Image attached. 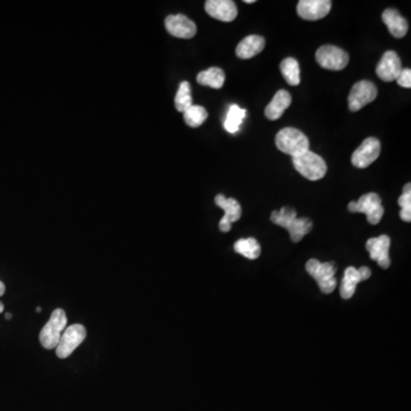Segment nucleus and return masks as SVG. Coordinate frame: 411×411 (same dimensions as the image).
Returning <instances> with one entry per match:
<instances>
[{"label":"nucleus","mask_w":411,"mask_h":411,"mask_svg":"<svg viewBox=\"0 0 411 411\" xmlns=\"http://www.w3.org/2000/svg\"><path fill=\"white\" fill-rule=\"evenodd\" d=\"M295 169L309 181H319L327 174L326 161L316 152L307 151L303 155L293 158Z\"/></svg>","instance_id":"20e7f679"},{"label":"nucleus","mask_w":411,"mask_h":411,"mask_svg":"<svg viewBox=\"0 0 411 411\" xmlns=\"http://www.w3.org/2000/svg\"><path fill=\"white\" fill-rule=\"evenodd\" d=\"M275 146L280 151L291 155L293 158H296L309 150V139L305 134L293 127L284 128L277 134Z\"/></svg>","instance_id":"f257e3e1"},{"label":"nucleus","mask_w":411,"mask_h":411,"mask_svg":"<svg viewBox=\"0 0 411 411\" xmlns=\"http://www.w3.org/2000/svg\"><path fill=\"white\" fill-rule=\"evenodd\" d=\"M330 10V0H300L297 5V14L307 21L323 19Z\"/></svg>","instance_id":"9d476101"},{"label":"nucleus","mask_w":411,"mask_h":411,"mask_svg":"<svg viewBox=\"0 0 411 411\" xmlns=\"http://www.w3.org/2000/svg\"><path fill=\"white\" fill-rule=\"evenodd\" d=\"M376 85L371 81H361L352 87L349 95V109L352 112L358 111L377 97Z\"/></svg>","instance_id":"6e6552de"},{"label":"nucleus","mask_w":411,"mask_h":411,"mask_svg":"<svg viewBox=\"0 0 411 411\" xmlns=\"http://www.w3.org/2000/svg\"><path fill=\"white\" fill-rule=\"evenodd\" d=\"M401 211H400V217L402 221L405 222H410L411 221V184H405L403 188V193L398 200Z\"/></svg>","instance_id":"cd10ccee"},{"label":"nucleus","mask_w":411,"mask_h":411,"mask_svg":"<svg viewBox=\"0 0 411 411\" xmlns=\"http://www.w3.org/2000/svg\"><path fill=\"white\" fill-rule=\"evenodd\" d=\"M380 155V142L375 137H368L361 143V146L356 148L352 155L353 166L363 169L370 166L372 162L377 160Z\"/></svg>","instance_id":"1a4fd4ad"},{"label":"nucleus","mask_w":411,"mask_h":411,"mask_svg":"<svg viewBox=\"0 0 411 411\" xmlns=\"http://www.w3.org/2000/svg\"><path fill=\"white\" fill-rule=\"evenodd\" d=\"M316 60L321 68L340 71L349 64V54L340 47L325 45L316 50Z\"/></svg>","instance_id":"0eeeda50"},{"label":"nucleus","mask_w":411,"mask_h":411,"mask_svg":"<svg viewBox=\"0 0 411 411\" xmlns=\"http://www.w3.org/2000/svg\"><path fill=\"white\" fill-rule=\"evenodd\" d=\"M87 330L81 323H74L65 328L62 336L56 347V356L60 358H67L71 356L77 347L86 340Z\"/></svg>","instance_id":"423d86ee"},{"label":"nucleus","mask_w":411,"mask_h":411,"mask_svg":"<svg viewBox=\"0 0 411 411\" xmlns=\"http://www.w3.org/2000/svg\"><path fill=\"white\" fill-rule=\"evenodd\" d=\"M265 47V39L256 34H251L244 38L235 50V54L239 59L248 60L251 59L253 56L262 53V50Z\"/></svg>","instance_id":"f3484780"},{"label":"nucleus","mask_w":411,"mask_h":411,"mask_svg":"<svg viewBox=\"0 0 411 411\" xmlns=\"http://www.w3.org/2000/svg\"><path fill=\"white\" fill-rule=\"evenodd\" d=\"M183 113H184V120H186V125L193 127V128L200 127L204 121L207 120L208 118L207 110L202 106H195V104H192Z\"/></svg>","instance_id":"393cba45"},{"label":"nucleus","mask_w":411,"mask_h":411,"mask_svg":"<svg viewBox=\"0 0 411 411\" xmlns=\"http://www.w3.org/2000/svg\"><path fill=\"white\" fill-rule=\"evenodd\" d=\"M36 312H41V307H37V309H36Z\"/></svg>","instance_id":"72a5a7b5"},{"label":"nucleus","mask_w":411,"mask_h":411,"mask_svg":"<svg viewBox=\"0 0 411 411\" xmlns=\"http://www.w3.org/2000/svg\"><path fill=\"white\" fill-rule=\"evenodd\" d=\"M401 60L396 52L387 50L378 63L376 74L383 81L391 83L396 81L402 70Z\"/></svg>","instance_id":"2eb2a0df"},{"label":"nucleus","mask_w":411,"mask_h":411,"mask_svg":"<svg viewBox=\"0 0 411 411\" xmlns=\"http://www.w3.org/2000/svg\"><path fill=\"white\" fill-rule=\"evenodd\" d=\"M291 104V95L287 90L277 92L272 101L265 109V117L270 120H278Z\"/></svg>","instance_id":"6ab92c4d"},{"label":"nucleus","mask_w":411,"mask_h":411,"mask_svg":"<svg viewBox=\"0 0 411 411\" xmlns=\"http://www.w3.org/2000/svg\"><path fill=\"white\" fill-rule=\"evenodd\" d=\"M390 246V237L383 235L377 238L369 239L365 247L370 255L371 260H376L380 267L387 269L391 265L390 255H389Z\"/></svg>","instance_id":"ddd939ff"},{"label":"nucleus","mask_w":411,"mask_h":411,"mask_svg":"<svg viewBox=\"0 0 411 411\" xmlns=\"http://www.w3.org/2000/svg\"><path fill=\"white\" fill-rule=\"evenodd\" d=\"M204 10L208 15L222 22H232L238 15V8L231 0H208Z\"/></svg>","instance_id":"dca6fc26"},{"label":"nucleus","mask_w":411,"mask_h":411,"mask_svg":"<svg viewBox=\"0 0 411 411\" xmlns=\"http://www.w3.org/2000/svg\"><path fill=\"white\" fill-rule=\"evenodd\" d=\"M5 318H6V320H11V319H12V314H11V313H6V316H5Z\"/></svg>","instance_id":"7c9ffc66"},{"label":"nucleus","mask_w":411,"mask_h":411,"mask_svg":"<svg viewBox=\"0 0 411 411\" xmlns=\"http://www.w3.org/2000/svg\"><path fill=\"white\" fill-rule=\"evenodd\" d=\"M5 291H6V287L4 285V282L0 281V297L5 294Z\"/></svg>","instance_id":"c756f323"},{"label":"nucleus","mask_w":411,"mask_h":411,"mask_svg":"<svg viewBox=\"0 0 411 411\" xmlns=\"http://www.w3.org/2000/svg\"><path fill=\"white\" fill-rule=\"evenodd\" d=\"M349 211L352 213L365 214L367 220L372 225L378 224L383 218L384 215L382 199L377 193H374V192L362 195L358 201L349 202Z\"/></svg>","instance_id":"39448f33"},{"label":"nucleus","mask_w":411,"mask_h":411,"mask_svg":"<svg viewBox=\"0 0 411 411\" xmlns=\"http://www.w3.org/2000/svg\"><path fill=\"white\" fill-rule=\"evenodd\" d=\"M312 222L309 218H306V217L298 218L297 217L296 220L291 223L287 229L289 235H291V242H300L312 230Z\"/></svg>","instance_id":"b1692460"},{"label":"nucleus","mask_w":411,"mask_h":411,"mask_svg":"<svg viewBox=\"0 0 411 411\" xmlns=\"http://www.w3.org/2000/svg\"><path fill=\"white\" fill-rule=\"evenodd\" d=\"M4 311V304L0 302V313H3Z\"/></svg>","instance_id":"473e14b6"},{"label":"nucleus","mask_w":411,"mask_h":411,"mask_svg":"<svg viewBox=\"0 0 411 411\" xmlns=\"http://www.w3.org/2000/svg\"><path fill=\"white\" fill-rule=\"evenodd\" d=\"M67 325H68V318L64 309H54L50 320L46 325L43 326L39 334L41 347L47 349H56Z\"/></svg>","instance_id":"f03ea898"},{"label":"nucleus","mask_w":411,"mask_h":411,"mask_svg":"<svg viewBox=\"0 0 411 411\" xmlns=\"http://www.w3.org/2000/svg\"><path fill=\"white\" fill-rule=\"evenodd\" d=\"M370 275L371 271L367 266H362L360 269H356L353 266L347 267L344 273L342 286H340V296L343 297L344 300L352 298L358 284L370 278Z\"/></svg>","instance_id":"9b49d317"},{"label":"nucleus","mask_w":411,"mask_h":411,"mask_svg":"<svg viewBox=\"0 0 411 411\" xmlns=\"http://www.w3.org/2000/svg\"><path fill=\"white\" fill-rule=\"evenodd\" d=\"M244 3L253 4V3H255V0H244Z\"/></svg>","instance_id":"2f4dec72"},{"label":"nucleus","mask_w":411,"mask_h":411,"mask_svg":"<svg viewBox=\"0 0 411 411\" xmlns=\"http://www.w3.org/2000/svg\"><path fill=\"white\" fill-rule=\"evenodd\" d=\"M297 218V213L291 207H282L280 211H274L271 215V221L274 223L275 225L281 226L284 229L287 230L291 223Z\"/></svg>","instance_id":"bb28decb"},{"label":"nucleus","mask_w":411,"mask_h":411,"mask_svg":"<svg viewBox=\"0 0 411 411\" xmlns=\"http://www.w3.org/2000/svg\"><path fill=\"white\" fill-rule=\"evenodd\" d=\"M197 81L201 86H208L215 88V90H220L225 83V74L222 69L213 67L206 71H201L197 76Z\"/></svg>","instance_id":"aec40b11"},{"label":"nucleus","mask_w":411,"mask_h":411,"mask_svg":"<svg viewBox=\"0 0 411 411\" xmlns=\"http://www.w3.org/2000/svg\"><path fill=\"white\" fill-rule=\"evenodd\" d=\"M280 70L288 85L298 86L300 84V64L297 62V60L293 57L284 60L280 64Z\"/></svg>","instance_id":"412c9836"},{"label":"nucleus","mask_w":411,"mask_h":411,"mask_svg":"<svg viewBox=\"0 0 411 411\" xmlns=\"http://www.w3.org/2000/svg\"><path fill=\"white\" fill-rule=\"evenodd\" d=\"M306 272L309 273L323 294H331L336 289L337 280L335 278V273L337 267L333 262L321 263L318 260H309L305 265Z\"/></svg>","instance_id":"7ed1b4c3"},{"label":"nucleus","mask_w":411,"mask_h":411,"mask_svg":"<svg viewBox=\"0 0 411 411\" xmlns=\"http://www.w3.org/2000/svg\"><path fill=\"white\" fill-rule=\"evenodd\" d=\"M247 111L244 109L240 108L237 104H232L230 106L229 112L226 116L225 121H224V128H225L230 134H235L240 130L242 121L246 117Z\"/></svg>","instance_id":"4be33fe9"},{"label":"nucleus","mask_w":411,"mask_h":411,"mask_svg":"<svg viewBox=\"0 0 411 411\" xmlns=\"http://www.w3.org/2000/svg\"><path fill=\"white\" fill-rule=\"evenodd\" d=\"M382 19L393 37L403 38L408 32V22L394 8L384 11Z\"/></svg>","instance_id":"a211bd4d"},{"label":"nucleus","mask_w":411,"mask_h":411,"mask_svg":"<svg viewBox=\"0 0 411 411\" xmlns=\"http://www.w3.org/2000/svg\"><path fill=\"white\" fill-rule=\"evenodd\" d=\"M235 251L249 260H257L260 256V246L255 238L240 239L235 244Z\"/></svg>","instance_id":"5701e85b"},{"label":"nucleus","mask_w":411,"mask_h":411,"mask_svg":"<svg viewBox=\"0 0 411 411\" xmlns=\"http://www.w3.org/2000/svg\"><path fill=\"white\" fill-rule=\"evenodd\" d=\"M215 204L225 211V215L220 222V230L224 233L229 232L232 223L240 220L242 217V206L235 199H228L223 195H217L215 197Z\"/></svg>","instance_id":"f8f14e48"},{"label":"nucleus","mask_w":411,"mask_h":411,"mask_svg":"<svg viewBox=\"0 0 411 411\" xmlns=\"http://www.w3.org/2000/svg\"><path fill=\"white\" fill-rule=\"evenodd\" d=\"M191 106V86L188 81H182L179 85L176 96H175V106H176L177 111L184 112Z\"/></svg>","instance_id":"a878e982"},{"label":"nucleus","mask_w":411,"mask_h":411,"mask_svg":"<svg viewBox=\"0 0 411 411\" xmlns=\"http://www.w3.org/2000/svg\"><path fill=\"white\" fill-rule=\"evenodd\" d=\"M165 25L167 32L174 37L190 39L195 37L197 34V25L195 22L182 14L167 16Z\"/></svg>","instance_id":"4468645a"},{"label":"nucleus","mask_w":411,"mask_h":411,"mask_svg":"<svg viewBox=\"0 0 411 411\" xmlns=\"http://www.w3.org/2000/svg\"><path fill=\"white\" fill-rule=\"evenodd\" d=\"M396 81L403 88H411V70L410 69H402Z\"/></svg>","instance_id":"c85d7f7f"}]
</instances>
